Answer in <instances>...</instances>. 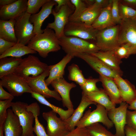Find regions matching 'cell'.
Listing matches in <instances>:
<instances>
[{"mask_svg": "<svg viewBox=\"0 0 136 136\" xmlns=\"http://www.w3.org/2000/svg\"><path fill=\"white\" fill-rule=\"evenodd\" d=\"M0 78V84L14 96H21L25 93H31L32 91L26 80L14 73Z\"/></svg>", "mask_w": 136, "mask_h": 136, "instance_id": "7", "label": "cell"}, {"mask_svg": "<svg viewBox=\"0 0 136 136\" xmlns=\"http://www.w3.org/2000/svg\"><path fill=\"white\" fill-rule=\"evenodd\" d=\"M28 136H35L34 134H33L31 135H29Z\"/></svg>", "mask_w": 136, "mask_h": 136, "instance_id": "54", "label": "cell"}, {"mask_svg": "<svg viewBox=\"0 0 136 136\" xmlns=\"http://www.w3.org/2000/svg\"><path fill=\"white\" fill-rule=\"evenodd\" d=\"M119 24L98 30L95 44L100 51L114 50L120 46L118 41Z\"/></svg>", "mask_w": 136, "mask_h": 136, "instance_id": "5", "label": "cell"}, {"mask_svg": "<svg viewBox=\"0 0 136 136\" xmlns=\"http://www.w3.org/2000/svg\"><path fill=\"white\" fill-rule=\"evenodd\" d=\"M99 81H100L99 78H89L86 79L84 84L80 87L82 90V92L86 94L99 91V89L97 87L96 84Z\"/></svg>", "mask_w": 136, "mask_h": 136, "instance_id": "37", "label": "cell"}, {"mask_svg": "<svg viewBox=\"0 0 136 136\" xmlns=\"http://www.w3.org/2000/svg\"><path fill=\"white\" fill-rule=\"evenodd\" d=\"M28 104L20 101L12 102V109L18 117L23 129L21 136H28L33 134V124L35 117L31 112L27 110Z\"/></svg>", "mask_w": 136, "mask_h": 136, "instance_id": "8", "label": "cell"}, {"mask_svg": "<svg viewBox=\"0 0 136 136\" xmlns=\"http://www.w3.org/2000/svg\"><path fill=\"white\" fill-rule=\"evenodd\" d=\"M128 109L130 110H136V99L129 105Z\"/></svg>", "mask_w": 136, "mask_h": 136, "instance_id": "51", "label": "cell"}, {"mask_svg": "<svg viewBox=\"0 0 136 136\" xmlns=\"http://www.w3.org/2000/svg\"><path fill=\"white\" fill-rule=\"evenodd\" d=\"M71 1L75 7L73 13L69 17V21H79V19L83 12L88 8L83 0H71Z\"/></svg>", "mask_w": 136, "mask_h": 136, "instance_id": "36", "label": "cell"}, {"mask_svg": "<svg viewBox=\"0 0 136 136\" xmlns=\"http://www.w3.org/2000/svg\"><path fill=\"white\" fill-rule=\"evenodd\" d=\"M75 57L84 60L99 75L113 78L118 75L121 77L123 75L111 68L98 58L91 54L80 53L76 55Z\"/></svg>", "mask_w": 136, "mask_h": 136, "instance_id": "13", "label": "cell"}, {"mask_svg": "<svg viewBox=\"0 0 136 136\" xmlns=\"http://www.w3.org/2000/svg\"><path fill=\"white\" fill-rule=\"evenodd\" d=\"M64 136H90L86 127H78L70 132Z\"/></svg>", "mask_w": 136, "mask_h": 136, "instance_id": "43", "label": "cell"}, {"mask_svg": "<svg viewBox=\"0 0 136 136\" xmlns=\"http://www.w3.org/2000/svg\"><path fill=\"white\" fill-rule=\"evenodd\" d=\"M57 3L55 8L54 9L56 12H58L60 10V8L62 6L68 5L75 9V7L74 5L71 3L70 0H54Z\"/></svg>", "mask_w": 136, "mask_h": 136, "instance_id": "45", "label": "cell"}, {"mask_svg": "<svg viewBox=\"0 0 136 136\" xmlns=\"http://www.w3.org/2000/svg\"><path fill=\"white\" fill-rule=\"evenodd\" d=\"M30 93L32 97L37 100L40 103L50 107L52 110L58 113L60 116V118L64 121L69 118L74 111V109L64 110L61 108L51 104L44 97L41 95L33 91H32Z\"/></svg>", "mask_w": 136, "mask_h": 136, "instance_id": "29", "label": "cell"}, {"mask_svg": "<svg viewBox=\"0 0 136 136\" xmlns=\"http://www.w3.org/2000/svg\"><path fill=\"white\" fill-rule=\"evenodd\" d=\"M49 67L37 57L29 55L22 59L13 73L25 80L30 76L35 77L42 74Z\"/></svg>", "mask_w": 136, "mask_h": 136, "instance_id": "3", "label": "cell"}, {"mask_svg": "<svg viewBox=\"0 0 136 136\" xmlns=\"http://www.w3.org/2000/svg\"><path fill=\"white\" fill-rule=\"evenodd\" d=\"M16 0H0V5L1 6L7 5L14 2Z\"/></svg>", "mask_w": 136, "mask_h": 136, "instance_id": "50", "label": "cell"}, {"mask_svg": "<svg viewBox=\"0 0 136 136\" xmlns=\"http://www.w3.org/2000/svg\"><path fill=\"white\" fill-rule=\"evenodd\" d=\"M27 46L43 58H46L49 53L58 51L61 48L54 31L47 28L42 33L36 34Z\"/></svg>", "mask_w": 136, "mask_h": 136, "instance_id": "1", "label": "cell"}, {"mask_svg": "<svg viewBox=\"0 0 136 136\" xmlns=\"http://www.w3.org/2000/svg\"><path fill=\"white\" fill-rule=\"evenodd\" d=\"M123 102L129 105L136 99V89L134 85L126 79L118 75L114 78Z\"/></svg>", "mask_w": 136, "mask_h": 136, "instance_id": "19", "label": "cell"}, {"mask_svg": "<svg viewBox=\"0 0 136 136\" xmlns=\"http://www.w3.org/2000/svg\"><path fill=\"white\" fill-rule=\"evenodd\" d=\"M85 95L90 100L103 106L108 112L115 108L116 104L112 102L103 89H99L97 91Z\"/></svg>", "mask_w": 136, "mask_h": 136, "instance_id": "26", "label": "cell"}, {"mask_svg": "<svg viewBox=\"0 0 136 136\" xmlns=\"http://www.w3.org/2000/svg\"><path fill=\"white\" fill-rule=\"evenodd\" d=\"M15 22V19L0 20V38L9 42L17 43L14 30Z\"/></svg>", "mask_w": 136, "mask_h": 136, "instance_id": "27", "label": "cell"}, {"mask_svg": "<svg viewBox=\"0 0 136 136\" xmlns=\"http://www.w3.org/2000/svg\"><path fill=\"white\" fill-rule=\"evenodd\" d=\"M27 110L33 114L35 117V125L33 127V131L36 136H48L43 125L39 122L38 116L40 115V109L37 102L31 103L27 107Z\"/></svg>", "mask_w": 136, "mask_h": 136, "instance_id": "32", "label": "cell"}, {"mask_svg": "<svg viewBox=\"0 0 136 136\" xmlns=\"http://www.w3.org/2000/svg\"><path fill=\"white\" fill-rule=\"evenodd\" d=\"M56 114L52 110L42 114L47 122V133L48 136H64L70 132L65 121L57 117Z\"/></svg>", "mask_w": 136, "mask_h": 136, "instance_id": "12", "label": "cell"}, {"mask_svg": "<svg viewBox=\"0 0 136 136\" xmlns=\"http://www.w3.org/2000/svg\"><path fill=\"white\" fill-rule=\"evenodd\" d=\"M68 69L69 72V80L75 82L80 87L82 86L85 82L86 78L79 66L73 63L68 66Z\"/></svg>", "mask_w": 136, "mask_h": 136, "instance_id": "33", "label": "cell"}, {"mask_svg": "<svg viewBox=\"0 0 136 136\" xmlns=\"http://www.w3.org/2000/svg\"><path fill=\"white\" fill-rule=\"evenodd\" d=\"M103 8L94 5L88 7L81 15L79 21L82 22L87 25L91 26Z\"/></svg>", "mask_w": 136, "mask_h": 136, "instance_id": "31", "label": "cell"}, {"mask_svg": "<svg viewBox=\"0 0 136 136\" xmlns=\"http://www.w3.org/2000/svg\"><path fill=\"white\" fill-rule=\"evenodd\" d=\"M96 109L92 111L89 109L78 122L77 127H86L96 123H101L108 129L112 127L114 124L108 115V111L103 106L97 104Z\"/></svg>", "mask_w": 136, "mask_h": 136, "instance_id": "4", "label": "cell"}, {"mask_svg": "<svg viewBox=\"0 0 136 136\" xmlns=\"http://www.w3.org/2000/svg\"><path fill=\"white\" fill-rule=\"evenodd\" d=\"M16 43L8 41L0 38V54L2 55Z\"/></svg>", "mask_w": 136, "mask_h": 136, "instance_id": "44", "label": "cell"}, {"mask_svg": "<svg viewBox=\"0 0 136 136\" xmlns=\"http://www.w3.org/2000/svg\"><path fill=\"white\" fill-rule=\"evenodd\" d=\"M112 0L109 5L103 8L96 19L92 25L95 29L100 30L110 27L116 24L111 14Z\"/></svg>", "mask_w": 136, "mask_h": 136, "instance_id": "24", "label": "cell"}, {"mask_svg": "<svg viewBox=\"0 0 136 136\" xmlns=\"http://www.w3.org/2000/svg\"><path fill=\"white\" fill-rule=\"evenodd\" d=\"M14 96L10 93L6 91L3 88L2 85L0 84V100H3L11 99L13 100Z\"/></svg>", "mask_w": 136, "mask_h": 136, "instance_id": "46", "label": "cell"}, {"mask_svg": "<svg viewBox=\"0 0 136 136\" xmlns=\"http://www.w3.org/2000/svg\"><path fill=\"white\" fill-rule=\"evenodd\" d=\"M119 25L118 41L120 46L129 43L136 48V19L122 20Z\"/></svg>", "mask_w": 136, "mask_h": 136, "instance_id": "14", "label": "cell"}, {"mask_svg": "<svg viewBox=\"0 0 136 136\" xmlns=\"http://www.w3.org/2000/svg\"><path fill=\"white\" fill-rule=\"evenodd\" d=\"M50 67L49 65L48 68L42 74L35 77H29L25 80L32 91L41 95L45 98L53 97L58 100H62L59 94L54 90H50L46 83L45 78L49 75Z\"/></svg>", "mask_w": 136, "mask_h": 136, "instance_id": "9", "label": "cell"}, {"mask_svg": "<svg viewBox=\"0 0 136 136\" xmlns=\"http://www.w3.org/2000/svg\"><path fill=\"white\" fill-rule=\"evenodd\" d=\"M73 58L71 55L66 54L57 63L50 65L49 74L48 78L45 80L48 86L54 80L63 78L65 67Z\"/></svg>", "mask_w": 136, "mask_h": 136, "instance_id": "23", "label": "cell"}, {"mask_svg": "<svg viewBox=\"0 0 136 136\" xmlns=\"http://www.w3.org/2000/svg\"><path fill=\"white\" fill-rule=\"evenodd\" d=\"M3 125H0V136H4Z\"/></svg>", "mask_w": 136, "mask_h": 136, "instance_id": "53", "label": "cell"}, {"mask_svg": "<svg viewBox=\"0 0 136 136\" xmlns=\"http://www.w3.org/2000/svg\"><path fill=\"white\" fill-rule=\"evenodd\" d=\"M99 79L102 83L103 89L112 102L116 104H120L123 102L114 78L99 75Z\"/></svg>", "mask_w": 136, "mask_h": 136, "instance_id": "21", "label": "cell"}, {"mask_svg": "<svg viewBox=\"0 0 136 136\" xmlns=\"http://www.w3.org/2000/svg\"><path fill=\"white\" fill-rule=\"evenodd\" d=\"M37 52L27 46L17 43L4 53L0 55V59L5 57H21L29 54H36Z\"/></svg>", "mask_w": 136, "mask_h": 136, "instance_id": "30", "label": "cell"}, {"mask_svg": "<svg viewBox=\"0 0 136 136\" xmlns=\"http://www.w3.org/2000/svg\"><path fill=\"white\" fill-rule=\"evenodd\" d=\"M128 104L122 102L118 107L108 112V115L115 126L116 136H125V127L126 125V115Z\"/></svg>", "mask_w": 136, "mask_h": 136, "instance_id": "15", "label": "cell"}, {"mask_svg": "<svg viewBox=\"0 0 136 136\" xmlns=\"http://www.w3.org/2000/svg\"><path fill=\"white\" fill-rule=\"evenodd\" d=\"M59 40L63 50L73 57L79 54H91L100 51L95 44L77 37L65 36Z\"/></svg>", "mask_w": 136, "mask_h": 136, "instance_id": "2", "label": "cell"}, {"mask_svg": "<svg viewBox=\"0 0 136 136\" xmlns=\"http://www.w3.org/2000/svg\"><path fill=\"white\" fill-rule=\"evenodd\" d=\"M95 0H83V1L88 7L93 5Z\"/></svg>", "mask_w": 136, "mask_h": 136, "instance_id": "52", "label": "cell"}, {"mask_svg": "<svg viewBox=\"0 0 136 136\" xmlns=\"http://www.w3.org/2000/svg\"><path fill=\"white\" fill-rule=\"evenodd\" d=\"M119 13L122 20L128 19H136V10L120 3H119Z\"/></svg>", "mask_w": 136, "mask_h": 136, "instance_id": "38", "label": "cell"}, {"mask_svg": "<svg viewBox=\"0 0 136 136\" xmlns=\"http://www.w3.org/2000/svg\"><path fill=\"white\" fill-rule=\"evenodd\" d=\"M23 59L21 57H7L0 59V77L13 73Z\"/></svg>", "mask_w": 136, "mask_h": 136, "instance_id": "28", "label": "cell"}, {"mask_svg": "<svg viewBox=\"0 0 136 136\" xmlns=\"http://www.w3.org/2000/svg\"><path fill=\"white\" fill-rule=\"evenodd\" d=\"M126 125L136 130V110L130 111L127 110L126 115Z\"/></svg>", "mask_w": 136, "mask_h": 136, "instance_id": "42", "label": "cell"}, {"mask_svg": "<svg viewBox=\"0 0 136 136\" xmlns=\"http://www.w3.org/2000/svg\"><path fill=\"white\" fill-rule=\"evenodd\" d=\"M119 1L136 10V0H121Z\"/></svg>", "mask_w": 136, "mask_h": 136, "instance_id": "47", "label": "cell"}, {"mask_svg": "<svg viewBox=\"0 0 136 136\" xmlns=\"http://www.w3.org/2000/svg\"><path fill=\"white\" fill-rule=\"evenodd\" d=\"M57 3L54 0L49 1L44 4L39 13L31 15L29 20L34 25V32L36 35L42 33L43 29H41L42 24L49 15L52 14V8Z\"/></svg>", "mask_w": 136, "mask_h": 136, "instance_id": "18", "label": "cell"}, {"mask_svg": "<svg viewBox=\"0 0 136 136\" xmlns=\"http://www.w3.org/2000/svg\"><path fill=\"white\" fill-rule=\"evenodd\" d=\"M97 104L90 100L86 95L82 92V98L79 105L71 116L64 121L69 131H70L75 129L78 122L82 117L84 111L88 106L91 104L96 105Z\"/></svg>", "mask_w": 136, "mask_h": 136, "instance_id": "22", "label": "cell"}, {"mask_svg": "<svg viewBox=\"0 0 136 136\" xmlns=\"http://www.w3.org/2000/svg\"><path fill=\"white\" fill-rule=\"evenodd\" d=\"M27 1V0H16L10 4L1 6L0 20H8L15 19L26 12Z\"/></svg>", "mask_w": 136, "mask_h": 136, "instance_id": "17", "label": "cell"}, {"mask_svg": "<svg viewBox=\"0 0 136 136\" xmlns=\"http://www.w3.org/2000/svg\"><path fill=\"white\" fill-rule=\"evenodd\" d=\"M91 54L98 58L111 68L123 74L120 67L122 61L117 57L113 50L99 51Z\"/></svg>", "mask_w": 136, "mask_h": 136, "instance_id": "25", "label": "cell"}, {"mask_svg": "<svg viewBox=\"0 0 136 136\" xmlns=\"http://www.w3.org/2000/svg\"><path fill=\"white\" fill-rule=\"evenodd\" d=\"M31 15L26 12L15 19L14 30L17 43L26 45L36 35L33 25L29 20Z\"/></svg>", "mask_w": 136, "mask_h": 136, "instance_id": "6", "label": "cell"}, {"mask_svg": "<svg viewBox=\"0 0 136 136\" xmlns=\"http://www.w3.org/2000/svg\"><path fill=\"white\" fill-rule=\"evenodd\" d=\"M11 99L0 100V125H3L7 116V110L11 107Z\"/></svg>", "mask_w": 136, "mask_h": 136, "instance_id": "40", "label": "cell"}, {"mask_svg": "<svg viewBox=\"0 0 136 136\" xmlns=\"http://www.w3.org/2000/svg\"><path fill=\"white\" fill-rule=\"evenodd\" d=\"M125 136H136V130L126 125L125 127Z\"/></svg>", "mask_w": 136, "mask_h": 136, "instance_id": "49", "label": "cell"}, {"mask_svg": "<svg viewBox=\"0 0 136 136\" xmlns=\"http://www.w3.org/2000/svg\"><path fill=\"white\" fill-rule=\"evenodd\" d=\"M74 10L68 5L62 6L57 12L53 9L52 14L54 17V21L53 22L48 23L46 28L53 29L59 39L65 36L64 28L69 21V17Z\"/></svg>", "mask_w": 136, "mask_h": 136, "instance_id": "11", "label": "cell"}, {"mask_svg": "<svg viewBox=\"0 0 136 136\" xmlns=\"http://www.w3.org/2000/svg\"><path fill=\"white\" fill-rule=\"evenodd\" d=\"M49 0H28L26 12L31 15L37 13L40 9Z\"/></svg>", "mask_w": 136, "mask_h": 136, "instance_id": "39", "label": "cell"}, {"mask_svg": "<svg viewBox=\"0 0 136 136\" xmlns=\"http://www.w3.org/2000/svg\"><path fill=\"white\" fill-rule=\"evenodd\" d=\"M50 84L60 95L63 106L66 107L68 110L73 109V106L70 99V92L76 85L73 82H68L64 78L54 80Z\"/></svg>", "mask_w": 136, "mask_h": 136, "instance_id": "16", "label": "cell"}, {"mask_svg": "<svg viewBox=\"0 0 136 136\" xmlns=\"http://www.w3.org/2000/svg\"><path fill=\"white\" fill-rule=\"evenodd\" d=\"M4 136H21L23 129L18 117L12 109L7 110V118L3 124Z\"/></svg>", "mask_w": 136, "mask_h": 136, "instance_id": "20", "label": "cell"}, {"mask_svg": "<svg viewBox=\"0 0 136 136\" xmlns=\"http://www.w3.org/2000/svg\"><path fill=\"white\" fill-rule=\"evenodd\" d=\"M86 128L90 136H116L99 123L93 124Z\"/></svg>", "mask_w": 136, "mask_h": 136, "instance_id": "35", "label": "cell"}, {"mask_svg": "<svg viewBox=\"0 0 136 136\" xmlns=\"http://www.w3.org/2000/svg\"><path fill=\"white\" fill-rule=\"evenodd\" d=\"M98 30L92 26L87 25L80 21L69 22L65 25L64 30L65 36L78 38L85 40H96Z\"/></svg>", "mask_w": 136, "mask_h": 136, "instance_id": "10", "label": "cell"}, {"mask_svg": "<svg viewBox=\"0 0 136 136\" xmlns=\"http://www.w3.org/2000/svg\"><path fill=\"white\" fill-rule=\"evenodd\" d=\"M119 2L118 0H112L111 14L113 20L116 25L119 24L121 21L119 13Z\"/></svg>", "mask_w": 136, "mask_h": 136, "instance_id": "41", "label": "cell"}, {"mask_svg": "<svg viewBox=\"0 0 136 136\" xmlns=\"http://www.w3.org/2000/svg\"><path fill=\"white\" fill-rule=\"evenodd\" d=\"M114 51L120 59L128 58L131 55L136 54V48L129 43H125L118 47Z\"/></svg>", "mask_w": 136, "mask_h": 136, "instance_id": "34", "label": "cell"}, {"mask_svg": "<svg viewBox=\"0 0 136 136\" xmlns=\"http://www.w3.org/2000/svg\"><path fill=\"white\" fill-rule=\"evenodd\" d=\"M110 0H95L93 5L104 8L109 4Z\"/></svg>", "mask_w": 136, "mask_h": 136, "instance_id": "48", "label": "cell"}]
</instances>
